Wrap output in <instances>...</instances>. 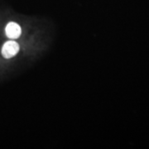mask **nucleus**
<instances>
[{"mask_svg": "<svg viewBox=\"0 0 149 149\" xmlns=\"http://www.w3.org/2000/svg\"><path fill=\"white\" fill-rule=\"evenodd\" d=\"M19 52V45L15 41L6 42L2 47V55L5 59H10L15 56Z\"/></svg>", "mask_w": 149, "mask_h": 149, "instance_id": "f257e3e1", "label": "nucleus"}, {"mask_svg": "<svg viewBox=\"0 0 149 149\" xmlns=\"http://www.w3.org/2000/svg\"><path fill=\"white\" fill-rule=\"evenodd\" d=\"M5 32L6 36L8 37L9 39L15 40V39H17L18 37L21 36L22 28L17 22H11L7 24L5 28Z\"/></svg>", "mask_w": 149, "mask_h": 149, "instance_id": "f03ea898", "label": "nucleus"}]
</instances>
